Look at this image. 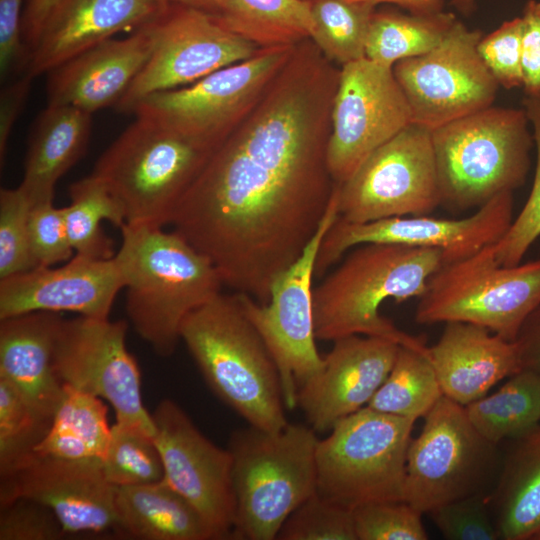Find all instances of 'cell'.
<instances>
[{
  "label": "cell",
  "mask_w": 540,
  "mask_h": 540,
  "mask_svg": "<svg viewBox=\"0 0 540 540\" xmlns=\"http://www.w3.org/2000/svg\"><path fill=\"white\" fill-rule=\"evenodd\" d=\"M92 114L69 105H47L33 125L19 187L32 205L54 199L57 181L83 156Z\"/></svg>",
  "instance_id": "cell-27"
},
{
  "label": "cell",
  "mask_w": 540,
  "mask_h": 540,
  "mask_svg": "<svg viewBox=\"0 0 540 540\" xmlns=\"http://www.w3.org/2000/svg\"><path fill=\"white\" fill-rule=\"evenodd\" d=\"M180 338L211 390L248 425L269 432L288 425L276 363L235 293L190 313Z\"/></svg>",
  "instance_id": "cell-4"
},
{
  "label": "cell",
  "mask_w": 540,
  "mask_h": 540,
  "mask_svg": "<svg viewBox=\"0 0 540 540\" xmlns=\"http://www.w3.org/2000/svg\"><path fill=\"white\" fill-rule=\"evenodd\" d=\"M338 217V185H335L317 232L303 253L276 278L269 301L261 304L245 293L235 292L244 314L276 363L284 404L289 410L297 407L300 387L324 366V358L316 347L313 279L322 239Z\"/></svg>",
  "instance_id": "cell-11"
},
{
  "label": "cell",
  "mask_w": 540,
  "mask_h": 540,
  "mask_svg": "<svg viewBox=\"0 0 540 540\" xmlns=\"http://www.w3.org/2000/svg\"><path fill=\"white\" fill-rule=\"evenodd\" d=\"M322 370L297 393L299 407L316 433L366 407L387 378L400 345L390 339L350 335L333 341Z\"/></svg>",
  "instance_id": "cell-21"
},
{
  "label": "cell",
  "mask_w": 540,
  "mask_h": 540,
  "mask_svg": "<svg viewBox=\"0 0 540 540\" xmlns=\"http://www.w3.org/2000/svg\"><path fill=\"white\" fill-rule=\"evenodd\" d=\"M410 123V108L392 66L366 57L343 65L326 154L334 183H344L375 149Z\"/></svg>",
  "instance_id": "cell-17"
},
{
  "label": "cell",
  "mask_w": 540,
  "mask_h": 540,
  "mask_svg": "<svg viewBox=\"0 0 540 540\" xmlns=\"http://www.w3.org/2000/svg\"><path fill=\"white\" fill-rule=\"evenodd\" d=\"M101 467L107 481L115 487L153 483L164 476L154 435L117 422L111 426Z\"/></svg>",
  "instance_id": "cell-37"
},
{
  "label": "cell",
  "mask_w": 540,
  "mask_h": 540,
  "mask_svg": "<svg viewBox=\"0 0 540 540\" xmlns=\"http://www.w3.org/2000/svg\"><path fill=\"white\" fill-rule=\"evenodd\" d=\"M521 18L522 87L525 97L540 98V2L528 0Z\"/></svg>",
  "instance_id": "cell-48"
},
{
  "label": "cell",
  "mask_w": 540,
  "mask_h": 540,
  "mask_svg": "<svg viewBox=\"0 0 540 540\" xmlns=\"http://www.w3.org/2000/svg\"><path fill=\"white\" fill-rule=\"evenodd\" d=\"M450 4L465 16L471 15L476 8V0H450Z\"/></svg>",
  "instance_id": "cell-54"
},
{
  "label": "cell",
  "mask_w": 540,
  "mask_h": 540,
  "mask_svg": "<svg viewBox=\"0 0 540 540\" xmlns=\"http://www.w3.org/2000/svg\"><path fill=\"white\" fill-rule=\"evenodd\" d=\"M52 419L0 378V479L11 476L31 457Z\"/></svg>",
  "instance_id": "cell-36"
},
{
  "label": "cell",
  "mask_w": 540,
  "mask_h": 540,
  "mask_svg": "<svg viewBox=\"0 0 540 540\" xmlns=\"http://www.w3.org/2000/svg\"><path fill=\"white\" fill-rule=\"evenodd\" d=\"M448 540H497V530L485 492L443 504L428 513Z\"/></svg>",
  "instance_id": "cell-43"
},
{
  "label": "cell",
  "mask_w": 540,
  "mask_h": 540,
  "mask_svg": "<svg viewBox=\"0 0 540 540\" xmlns=\"http://www.w3.org/2000/svg\"><path fill=\"white\" fill-rule=\"evenodd\" d=\"M165 5H182L219 16L224 8L223 0H159Z\"/></svg>",
  "instance_id": "cell-53"
},
{
  "label": "cell",
  "mask_w": 540,
  "mask_h": 540,
  "mask_svg": "<svg viewBox=\"0 0 540 540\" xmlns=\"http://www.w3.org/2000/svg\"><path fill=\"white\" fill-rule=\"evenodd\" d=\"M375 4L390 3L406 9L411 14L429 15L443 11L444 0H359Z\"/></svg>",
  "instance_id": "cell-52"
},
{
  "label": "cell",
  "mask_w": 540,
  "mask_h": 540,
  "mask_svg": "<svg viewBox=\"0 0 540 540\" xmlns=\"http://www.w3.org/2000/svg\"><path fill=\"white\" fill-rule=\"evenodd\" d=\"M296 45L261 48L185 87L147 95L131 113L217 147L261 99Z\"/></svg>",
  "instance_id": "cell-10"
},
{
  "label": "cell",
  "mask_w": 540,
  "mask_h": 540,
  "mask_svg": "<svg viewBox=\"0 0 540 540\" xmlns=\"http://www.w3.org/2000/svg\"><path fill=\"white\" fill-rule=\"evenodd\" d=\"M63 388L51 425L82 441L101 460L111 432L106 405L91 394L69 386Z\"/></svg>",
  "instance_id": "cell-41"
},
{
  "label": "cell",
  "mask_w": 540,
  "mask_h": 540,
  "mask_svg": "<svg viewBox=\"0 0 540 540\" xmlns=\"http://www.w3.org/2000/svg\"><path fill=\"white\" fill-rule=\"evenodd\" d=\"M32 78L24 73L2 84L0 92V161L3 166L12 129L24 109Z\"/></svg>",
  "instance_id": "cell-49"
},
{
  "label": "cell",
  "mask_w": 540,
  "mask_h": 540,
  "mask_svg": "<svg viewBox=\"0 0 540 540\" xmlns=\"http://www.w3.org/2000/svg\"><path fill=\"white\" fill-rule=\"evenodd\" d=\"M128 324L109 318L62 319L54 346L53 367L62 385L110 403L116 422L155 434L143 404L141 374L126 346Z\"/></svg>",
  "instance_id": "cell-14"
},
{
  "label": "cell",
  "mask_w": 540,
  "mask_h": 540,
  "mask_svg": "<svg viewBox=\"0 0 540 540\" xmlns=\"http://www.w3.org/2000/svg\"><path fill=\"white\" fill-rule=\"evenodd\" d=\"M428 359L444 396L462 406L522 370L515 341L467 322H447Z\"/></svg>",
  "instance_id": "cell-25"
},
{
  "label": "cell",
  "mask_w": 540,
  "mask_h": 540,
  "mask_svg": "<svg viewBox=\"0 0 540 540\" xmlns=\"http://www.w3.org/2000/svg\"><path fill=\"white\" fill-rule=\"evenodd\" d=\"M163 480L203 517L216 540L233 539L235 495L232 455L211 442L173 400L151 414Z\"/></svg>",
  "instance_id": "cell-19"
},
{
  "label": "cell",
  "mask_w": 540,
  "mask_h": 540,
  "mask_svg": "<svg viewBox=\"0 0 540 540\" xmlns=\"http://www.w3.org/2000/svg\"><path fill=\"white\" fill-rule=\"evenodd\" d=\"M310 39L324 57L341 66L365 57L377 4L359 0H311Z\"/></svg>",
  "instance_id": "cell-35"
},
{
  "label": "cell",
  "mask_w": 540,
  "mask_h": 540,
  "mask_svg": "<svg viewBox=\"0 0 540 540\" xmlns=\"http://www.w3.org/2000/svg\"><path fill=\"white\" fill-rule=\"evenodd\" d=\"M215 149L135 116L99 157L92 175L119 202L125 224L163 228Z\"/></svg>",
  "instance_id": "cell-7"
},
{
  "label": "cell",
  "mask_w": 540,
  "mask_h": 540,
  "mask_svg": "<svg viewBox=\"0 0 540 540\" xmlns=\"http://www.w3.org/2000/svg\"><path fill=\"white\" fill-rule=\"evenodd\" d=\"M116 487L97 459L65 460L33 453L11 476L1 479L0 505L19 497L47 506L67 535L117 533Z\"/></svg>",
  "instance_id": "cell-20"
},
{
  "label": "cell",
  "mask_w": 540,
  "mask_h": 540,
  "mask_svg": "<svg viewBox=\"0 0 540 540\" xmlns=\"http://www.w3.org/2000/svg\"><path fill=\"white\" fill-rule=\"evenodd\" d=\"M439 205L431 130L413 122L375 149L338 185L339 217L352 223L423 216Z\"/></svg>",
  "instance_id": "cell-13"
},
{
  "label": "cell",
  "mask_w": 540,
  "mask_h": 540,
  "mask_svg": "<svg viewBox=\"0 0 540 540\" xmlns=\"http://www.w3.org/2000/svg\"><path fill=\"white\" fill-rule=\"evenodd\" d=\"M415 422L367 406L339 420L317 441L316 492L350 510L373 502L404 501Z\"/></svg>",
  "instance_id": "cell-8"
},
{
  "label": "cell",
  "mask_w": 540,
  "mask_h": 540,
  "mask_svg": "<svg viewBox=\"0 0 540 540\" xmlns=\"http://www.w3.org/2000/svg\"><path fill=\"white\" fill-rule=\"evenodd\" d=\"M422 513L406 501H380L353 510L357 540H426Z\"/></svg>",
  "instance_id": "cell-42"
},
{
  "label": "cell",
  "mask_w": 540,
  "mask_h": 540,
  "mask_svg": "<svg viewBox=\"0 0 540 540\" xmlns=\"http://www.w3.org/2000/svg\"><path fill=\"white\" fill-rule=\"evenodd\" d=\"M512 441L489 505L498 539L529 540L540 529V424Z\"/></svg>",
  "instance_id": "cell-29"
},
{
  "label": "cell",
  "mask_w": 540,
  "mask_h": 540,
  "mask_svg": "<svg viewBox=\"0 0 540 540\" xmlns=\"http://www.w3.org/2000/svg\"><path fill=\"white\" fill-rule=\"evenodd\" d=\"M69 196L70 204L63 208V213L74 253L95 259L113 258V241L104 233L101 224L108 220L120 229L125 225L119 202L92 174L72 183Z\"/></svg>",
  "instance_id": "cell-33"
},
{
  "label": "cell",
  "mask_w": 540,
  "mask_h": 540,
  "mask_svg": "<svg viewBox=\"0 0 540 540\" xmlns=\"http://www.w3.org/2000/svg\"><path fill=\"white\" fill-rule=\"evenodd\" d=\"M482 36L457 20L435 48L393 66L413 123L432 130L493 105L499 85L478 54Z\"/></svg>",
  "instance_id": "cell-15"
},
{
  "label": "cell",
  "mask_w": 540,
  "mask_h": 540,
  "mask_svg": "<svg viewBox=\"0 0 540 540\" xmlns=\"http://www.w3.org/2000/svg\"><path fill=\"white\" fill-rule=\"evenodd\" d=\"M305 1H311V0H305Z\"/></svg>",
  "instance_id": "cell-56"
},
{
  "label": "cell",
  "mask_w": 540,
  "mask_h": 540,
  "mask_svg": "<svg viewBox=\"0 0 540 540\" xmlns=\"http://www.w3.org/2000/svg\"><path fill=\"white\" fill-rule=\"evenodd\" d=\"M0 507V540H59L67 536L56 515L38 501L19 497Z\"/></svg>",
  "instance_id": "cell-46"
},
{
  "label": "cell",
  "mask_w": 540,
  "mask_h": 540,
  "mask_svg": "<svg viewBox=\"0 0 540 540\" xmlns=\"http://www.w3.org/2000/svg\"><path fill=\"white\" fill-rule=\"evenodd\" d=\"M32 204L18 186L0 191V279L35 268L29 243Z\"/></svg>",
  "instance_id": "cell-40"
},
{
  "label": "cell",
  "mask_w": 540,
  "mask_h": 540,
  "mask_svg": "<svg viewBox=\"0 0 540 540\" xmlns=\"http://www.w3.org/2000/svg\"><path fill=\"white\" fill-rule=\"evenodd\" d=\"M114 258L121 271L127 315L156 354L171 356L181 326L225 286L212 261L176 231L125 224Z\"/></svg>",
  "instance_id": "cell-3"
},
{
  "label": "cell",
  "mask_w": 540,
  "mask_h": 540,
  "mask_svg": "<svg viewBox=\"0 0 540 540\" xmlns=\"http://www.w3.org/2000/svg\"><path fill=\"white\" fill-rule=\"evenodd\" d=\"M26 0H0V78L5 83L26 73L31 51L22 39Z\"/></svg>",
  "instance_id": "cell-47"
},
{
  "label": "cell",
  "mask_w": 540,
  "mask_h": 540,
  "mask_svg": "<svg viewBox=\"0 0 540 540\" xmlns=\"http://www.w3.org/2000/svg\"><path fill=\"white\" fill-rule=\"evenodd\" d=\"M540 304V259L503 266L492 244L462 260L442 265L419 297L420 324L467 322L515 341Z\"/></svg>",
  "instance_id": "cell-9"
},
{
  "label": "cell",
  "mask_w": 540,
  "mask_h": 540,
  "mask_svg": "<svg viewBox=\"0 0 540 540\" xmlns=\"http://www.w3.org/2000/svg\"><path fill=\"white\" fill-rule=\"evenodd\" d=\"M166 6L159 0H61L41 30L26 73L47 74L115 34L135 32Z\"/></svg>",
  "instance_id": "cell-24"
},
{
  "label": "cell",
  "mask_w": 540,
  "mask_h": 540,
  "mask_svg": "<svg viewBox=\"0 0 540 540\" xmlns=\"http://www.w3.org/2000/svg\"><path fill=\"white\" fill-rule=\"evenodd\" d=\"M411 439L404 501L422 514L451 501L485 492L495 470L497 445L471 424L464 406L442 396Z\"/></svg>",
  "instance_id": "cell-12"
},
{
  "label": "cell",
  "mask_w": 540,
  "mask_h": 540,
  "mask_svg": "<svg viewBox=\"0 0 540 540\" xmlns=\"http://www.w3.org/2000/svg\"><path fill=\"white\" fill-rule=\"evenodd\" d=\"M523 108L533 129L536 167L530 195L504 235L492 244L494 258L503 266L520 264L531 245L540 237V98L525 97Z\"/></svg>",
  "instance_id": "cell-38"
},
{
  "label": "cell",
  "mask_w": 540,
  "mask_h": 540,
  "mask_svg": "<svg viewBox=\"0 0 540 540\" xmlns=\"http://www.w3.org/2000/svg\"><path fill=\"white\" fill-rule=\"evenodd\" d=\"M532 540H540V529L532 536Z\"/></svg>",
  "instance_id": "cell-55"
},
{
  "label": "cell",
  "mask_w": 540,
  "mask_h": 540,
  "mask_svg": "<svg viewBox=\"0 0 540 540\" xmlns=\"http://www.w3.org/2000/svg\"><path fill=\"white\" fill-rule=\"evenodd\" d=\"M456 21L453 13L445 11L417 15L391 8L376 10L368 31L365 57L393 67L400 60L435 48Z\"/></svg>",
  "instance_id": "cell-32"
},
{
  "label": "cell",
  "mask_w": 540,
  "mask_h": 540,
  "mask_svg": "<svg viewBox=\"0 0 540 540\" xmlns=\"http://www.w3.org/2000/svg\"><path fill=\"white\" fill-rule=\"evenodd\" d=\"M444 396L427 354L399 347L395 362L367 407L417 421Z\"/></svg>",
  "instance_id": "cell-34"
},
{
  "label": "cell",
  "mask_w": 540,
  "mask_h": 540,
  "mask_svg": "<svg viewBox=\"0 0 540 540\" xmlns=\"http://www.w3.org/2000/svg\"><path fill=\"white\" fill-rule=\"evenodd\" d=\"M464 408L479 434L496 445L523 436L540 424V375L522 369Z\"/></svg>",
  "instance_id": "cell-31"
},
{
  "label": "cell",
  "mask_w": 540,
  "mask_h": 540,
  "mask_svg": "<svg viewBox=\"0 0 540 540\" xmlns=\"http://www.w3.org/2000/svg\"><path fill=\"white\" fill-rule=\"evenodd\" d=\"M316 434L291 423L277 432L248 425L231 434L233 539H276L288 516L316 493Z\"/></svg>",
  "instance_id": "cell-6"
},
{
  "label": "cell",
  "mask_w": 540,
  "mask_h": 540,
  "mask_svg": "<svg viewBox=\"0 0 540 540\" xmlns=\"http://www.w3.org/2000/svg\"><path fill=\"white\" fill-rule=\"evenodd\" d=\"M215 19L261 48L296 45L311 37L313 20L305 0H223Z\"/></svg>",
  "instance_id": "cell-30"
},
{
  "label": "cell",
  "mask_w": 540,
  "mask_h": 540,
  "mask_svg": "<svg viewBox=\"0 0 540 540\" xmlns=\"http://www.w3.org/2000/svg\"><path fill=\"white\" fill-rule=\"evenodd\" d=\"M445 264L441 249L399 244L356 246L313 289L316 339L336 340L350 335L395 341L428 356V346L383 317L380 306L420 297L429 278Z\"/></svg>",
  "instance_id": "cell-2"
},
{
  "label": "cell",
  "mask_w": 540,
  "mask_h": 540,
  "mask_svg": "<svg viewBox=\"0 0 540 540\" xmlns=\"http://www.w3.org/2000/svg\"><path fill=\"white\" fill-rule=\"evenodd\" d=\"M329 62L315 45H296L212 152L171 221L225 286L261 304L317 232L336 185L326 154L340 71Z\"/></svg>",
  "instance_id": "cell-1"
},
{
  "label": "cell",
  "mask_w": 540,
  "mask_h": 540,
  "mask_svg": "<svg viewBox=\"0 0 540 540\" xmlns=\"http://www.w3.org/2000/svg\"><path fill=\"white\" fill-rule=\"evenodd\" d=\"M152 22L125 38L103 41L50 70L48 104L74 106L91 114L115 107L151 56L155 44Z\"/></svg>",
  "instance_id": "cell-23"
},
{
  "label": "cell",
  "mask_w": 540,
  "mask_h": 540,
  "mask_svg": "<svg viewBox=\"0 0 540 540\" xmlns=\"http://www.w3.org/2000/svg\"><path fill=\"white\" fill-rule=\"evenodd\" d=\"M117 533L142 540H216L199 512L163 479L116 487Z\"/></svg>",
  "instance_id": "cell-28"
},
{
  "label": "cell",
  "mask_w": 540,
  "mask_h": 540,
  "mask_svg": "<svg viewBox=\"0 0 540 540\" xmlns=\"http://www.w3.org/2000/svg\"><path fill=\"white\" fill-rule=\"evenodd\" d=\"M60 1L26 0L22 15L21 32L22 39L31 53L47 18Z\"/></svg>",
  "instance_id": "cell-51"
},
{
  "label": "cell",
  "mask_w": 540,
  "mask_h": 540,
  "mask_svg": "<svg viewBox=\"0 0 540 540\" xmlns=\"http://www.w3.org/2000/svg\"><path fill=\"white\" fill-rule=\"evenodd\" d=\"M524 108L493 105L431 130L441 204L481 207L524 185L533 134Z\"/></svg>",
  "instance_id": "cell-5"
},
{
  "label": "cell",
  "mask_w": 540,
  "mask_h": 540,
  "mask_svg": "<svg viewBox=\"0 0 540 540\" xmlns=\"http://www.w3.org/2000/svg\"><path fill=\"white\" fill-rule=\"evenodd\" d=\"M522 29V18L516 17L482 36L477 44V51L484 65L498 85L506 89L523 86Z\"/></svg>",
  "instance_id": "cell-44"
},
{
  "label": "cell",
  "mask_w": 540,
  "mask_h": 540,
  "mask_svg": "<svg viewBox=\"0 0 540 540\" xmlns=\"http://www.w3.org/2000/svg\"><path fill=\"white\" fill-rule=\"evenodd\" d=\"M122 288L123 277L114 257L74 254L60 267L38 266L0 279V320L39 311L109 318Z\"/></svg>",
  "instance_id": "cell-22"
},
{
  "label": "cell",
  "mask_w": 540,
  "mask_h": 540,
  "mask_svg": "<svg viewBox=\"0 0 540 540\" xmlns=\"http://www.w3.org/2000/svg\"><path fill=\"white\" fill-rule=\"evenodd\" d=\"M62 319L60 313L39 311L0 320V378L52 418L64 393L53 367Z\"/></svg>",
  "instance_id": "cell-26"
},
{
  "label": "cell",
  "mask_w": 540,
  "mask_h": 540,
  "mask_svg": "<svg viewBox=\"0 0 540 540\" xmlns=\"http://www.w3.org/2000/svg\"><path fill=\"white\" fill-rule=\"evenodd\" d=\"M276 539L357 540L353 510L316 492L288 516Z\"/></svg>",
  "instance_id": "cell-39"
},
{
  "label": "cell",
  "mask_w": 540,
  "mask_h": 540,
  "mask_svg": "<svg viewBox=\"0 0 540 540\" xmlns=\"http://www.w3.org/2000/svg\"><path fill=\"white\" fill-rule=\"evenodd\" d=\"M152 27L153 51L114 107L119 112L131 113L149 94L188 86L261 49L222 26L213 15L182 5H167Z\"/></svg>",
  "instance_id": "cell-16"
},
{
  "label": "cell",
  "mask_w": 540,
  "mask_h": 540,
  "mask_svg": "<svg viewBox=\"0 0 540 540\" xmlns=\"http://www.w3.org/2000/svg\"><path fill=\"white\" fill-rule=\"evenodd\" d=\"M515 343L522 369L540 375V304L523 323Z\"/></svg>",
  "instance_id": "cell-50"
},
{
  "label": "cell",
  "mask_w": 540,
  "mask_h": 540,
  "mask_svg": "<svg viewBox=\"0 0 540 540\" xmlns=\"http://www.w3.org/2000/svg\"><path fill=\"white\" fill-rule=\"evenodd\" d=\"M29 243L36 267H50L73 257L63 208L55 207L53 201L32 205Z\"/></svg>",
  "instance_id": "cell-45"
},
{
  "label": "cell",
  "mask_w": 540,
  "mask_h": 540,
  "mask_svg": "<svg viewBox=\"0 0 540 540\" xmlns=\"http://www.w3.org/2000/svg\"><path fill=\"white\" fill-rule=\"evenodd\" d=\"M513 208V192H505L462 219L423 215L352 223L338 217L322 239L315 278H322L349 249L367 243L439 248L445 264L462 260L504 235L513 220Z\"/></svg>",
  "instance_id": "cell-18"
}]
</instances>
